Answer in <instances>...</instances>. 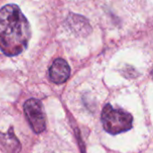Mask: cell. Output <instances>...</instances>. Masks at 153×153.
I'll use <instances>...</instances> for the list:
<instances>
[{"label": "cell", "instance_id": "obj_5", "mask_svg": "<svg viewBox=\"0 0 153 153\" xmlns=\"http://www.w3.org/2000/svg\"><path fill=\"white\" fill-rule=\"evenodd\" d=\"M68 22L70 23V26L79 32H84L85 34H87L91 31L89 22L83 16L71 14L70 17L68 18Z\"/></svg>", "mask_w": 153, "mask_h": 153}, {"label": "cell", "instance_id": "obj_6", "mask_svg": "<svg viewBox=\"0 0 153 153\" xmlns=\"http://www.w3.org/2000/svg\"><path fill=\"white\" fill-rule=\"evenodd\" d=\"M0 140L2 141V142L4 144V146L9 149H13L14 151V147H16L17 149L20 148V145H19V142L17 141V139L15 138V136L13 134V132H12V129L10 130L9 133L7 134H3V133H0Z\"/></svg>", "mask_w": 153, "mask_h": 153}, {"label": "cell", "instance_id": "obj_7", "mask_svg": "<svg viewBox=\"0 0 153 153\" xmlns=\"http://www.w3.org/2000/svg\"><path fill=\"white\" fill-rule=\"evenodd\" d=\"M152 78H153V70L152 71Z\"/></svg>", "mask_w": 153, "mask_h": 153}, {"label": "cell", "instance_id": "obj_1", "mask_svg": "<svg viewBox=\"0 0 153 153\" xmlns=\"http://www.w3.org/2000/svg\"><path fill=\"white\" fill-rule=\"evenodd\" d=\"M30 26L18 5L10 4L0 9V50L7 56H16L28 46Z\"/></svg>", "mask_w": 153, "mask_h": 153}, {"label": "cell", "instance_id": "obj_4", "mask_svg": "<svg viewBox=\"0 0 153 153\" xmlns=\"http://www.w3.org/2000/svg\"><path fill=\"white\" fill-rule=\"evenodd\" d=\"M70 76V67L63 59H56L49 69V78L56 84L65 82Z\"/></svg>", "mask_w": 153, "mask_h": 153}, {"label": "cell", "instance_id": "obj_2", "mask_svg": "<svg viewBox=\"0 0 153 153\" xmlns=\"http://www.w3.org/2000/svg\"><path fill=\"white\" fill-rule=\"evenodd\" d=\"M101 122L104 130L110 134H118L129 131L133 126V116L123 109H115L108 104L101 113Z\"/></svg>", "mask_w": 153, "mask_h": 153}, {"label": "cell", "instance_id": "obj_3", "mask_svg": "<svg viewBox=\"0 0 153 153\" xmlns=\"http://www.w3.org/2000/svg\"><path fill=\"white\" fill-rule=\"evenodd\" d=\"M23 108L26 118L33 132L36 133H42L46 128V117L40 101L30 98L25 102Z\"/></svg>", "mask_w": 153, "mask_h": 153}]
</instances>
